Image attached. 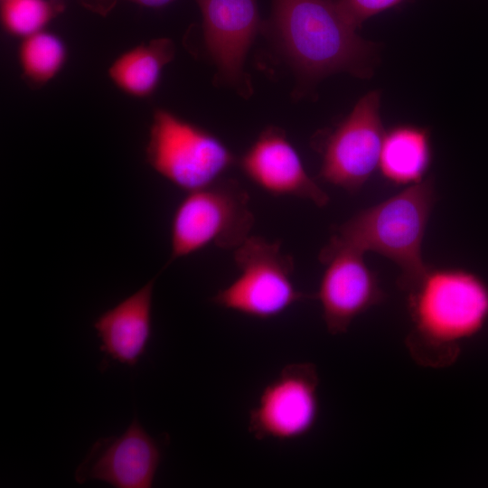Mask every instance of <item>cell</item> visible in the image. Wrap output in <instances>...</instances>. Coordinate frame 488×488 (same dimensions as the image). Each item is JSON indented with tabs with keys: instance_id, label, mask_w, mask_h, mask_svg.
<instances>
[{
	"instance_id": "cell-5",
	"label": "cell",
	"mask_w": 488,
	"mask_h": 488,
	"mask_svg": "<svg viewBox=\"0 0 488 488\" xmlns=\"http://www.w3.org/2000/svg\"><path fill=\"white\" fill-rule=\"evenodd\" d=\"M233 260L238 277L211 298L221 308L267 320L310 297L295 286L294 259L280 240L249 235L233 249Z\"/></svg>"
},
{
	"instance_id": "cell-19",
	"label": "cell",
	"mask_w": 488,
	"mask_h": 488,
	"mask_svg": "<svg viewBox=\"0 0 488 488\" xmlns=\"http://www.w3.org/2000/svg\"><path fill=\"white\" fill-rule=\"evenodd\" d=\"M127 1L140 6L161 8L176 0H77L84 9L101 17H107L119 2Z\"/></svg>"
},
{
	"instance_id": "cell-7",
	"label": "cell",
	"mask_w": 488,
	"mask_h": 488,
	"mask_svg": "<svg viewBox=\"0 0 488 488\" xmlns=\"http://www.w3.org/2000/svg\"><path fill=\"white\" fill-rule=\"evenodd\" d=\"M380 92L361 97L351 113L333 130L318 136L319 177L325 183L357 193L379 167L386 130L380 113Z\"/></svg>"
},
{
	"instance_id": "cell-8",
	"label": "cell",
	"mask_w": 488,
	"mask_h": 488,
	"mask_svg": "<svg viewBox=\"0 0 488 488\" xmlns=\"http://www.w3.org/2000/svg\"><path fill=\"white\" fill-rule=\"evenodd\" d=\"M319 376L314 364L291 363L260 393L249 411L248 428L257 440H293L307 435L315 426L320 402Z\"/></svg>"
},
{
	"instance_id": "cell-17",
	"label": "cell",
	"mask_w": 488,
	"mask_h": 488,
	"mask_svg": "<svg viewBox=\"0 0 488 488\" xmlns=\"http://www.w3.org/2000/svg\"><path fill=\"white\" fill-rule=\"evenodd\" d=\"M64 8L62 0H1V24L7 33L25 38L43 31Z\"/></svg>"
},
{
	"instance_id": "cell-14",
	"label": "cell",
	"mask_w": 488,
	"mask_h": 488,
	"mask_svg": "<svg viewBox=\"0 0 488 488\" xmlns=\"http://www.w3.org/2000/svg\"><path fill=\"white\" fill-rule=\"evenodd\" d=\"M432 157L428 128L397 125L385 132L378 169L389 183L409 186L427 177Z\"/></svg>"
},
{
	"instance_id": "cell-18",
	"label": "cell",
	"mask_w": 488,
	"mask_h": 488,
	"mask_svg": "<svg viewBox=\"0 0 488 488\" xmlns=\"http://www.w3.org/2000/svg\"><path fill=\"white\" fill-rule=\"evenodd\" d=\"M405 0H339V4L351 21L358 29L371 17L394 8Z\"/></svg>"
},
{
	"instance_id": "cell-15",
	"label": "cell",
	"mask_w": 488,
	"mask_h": 488,
	"mask_svg": "<svg viewBox=\"0 0 488 488\" xmlns=\"http://www.w3.org/2000/svg\"><path fill=\"white\" fill-rule=\"evenodd\" d=\"M174 54L175 47L171 39H153L119 55L108 68V77L127 95L147 98L157 89L163 70Z\"/></svg>"
},
{
	"instance_id": "cell-16",
	"label": "cell",
	"mask_w": 488,
	"mask_h": 488,
	"mask_svg": "<svg viewBox=\"0 0 488 488\" xmlns=\"http://www.w3.org/2000/svg\"><path fill=\"white\" fill-rule=\"evenodd\" d=\"M68 51L63 40L49 31L23 38L17 57L24 80L40 87L54 79L63 68Z\"/></svg>"
},
{
	"instance_id": "cell-4",
	"label": "cell",
	"mask_w": 488,
	"mask_h": 488,
	"mask_svg": "<svg viewBox=\"0 0 488 488\" xmlns=\"http://www.w3.org/2000/svg\"><path fill=\"white\" fill-rule=\"evenodd\" d=\"M249 201L248 191L233 178L187 192L173 214L168 264L211 245L235 249L255 223Z\"/></svg>"
},
{
	"instance_id": "cell-1",
	"label": "cell",
	"mask_w": 488,
	"mask_h": 488,
	"mask_svg": "<svg viewBox=\"0 0 488 488\" xmlns=\"http://www.w3.org/2000/svg\"><path fill=\"white\" fill-rule=\"evenodd\" d=\"M356 30L339 0H272L263 27L308 83L343 71L362 79L373 74L379 47Z\"/></svg>"
},
{
	"instance_id": "cell-10",
	"label": "cell",
	"mask_w": 488,
	"mask_h": 488,
	"mask_svg": "<svg viewBox=\"0 0 488 488\" xmlns=\"http://www.w3.org/2000/svg\"><path fill=\"white\" fill-rule=\"evenodd\" d=\"M162 459L159 444L134 418L124 433L98 440L75 471L79 483L98 480L117 488H150Z\"/></svg>"
},
{
	"instance_id": "cell-6",
	"label": "cell",
	"mask_w": 488,
	"mask_h": 488,
	"mask_svg": "<svg viewBox=\"0 0 488 488\" xmlns=\"http://www.w3.org/2000/svg\"><path fill=\"white\" fill-rule=\"evenodd\" d=\"M145 159L157 174L186 192L217 182L238 162L215 135L164 108L154 111Z\"/></svg>"
},
{
	"instance_id": "cell-3",
	"label": "cell",
	"mask_w": 488,
	"mask_h": 488,
	"mask_svg": "<svg viewBox=\"0 0 488 488\" xmlns=\"http://www.w3.org/2000/svg\"><path fill=\"white\" fill-rule=\"evenodd\" d=\"M436 201L434 179L427 176L359 211L333 229L327 243L392 260L400 271L399 286L408 291L429 267L422 258V243Z\"/></svg>"
},
{
	"instance_id": "cell-2",
	"label": "cell",
	"mask_w": 488,
	"mask_h": 488,
	"mask_svg": "<svg viewBox=\"0 0 488 488\" xmlns=\"http://www.w3.org/2000/svg\"><path fill=\"white\" fill-rule=\"evenodd\" d=\"M408 292L412 325L407 344L424 365L454 361L460 344L488 322V285L469 270L429 266Z\"/></svg>"
},
{
	"instance_id": "cell-13",
	"label": "cell",
	"mask_w": 488,
	"mask_h": 488,
	"mask_svg": "<svg viewBox=\"0 0 488 488\" xmlns=\"http://www.w3.org/2000/svg\"><path fill=\"white\" fill-rule=\"evenodd\" d=\"M156 277L103 312L94 322L100 351L112 361L135 366L152 334V302Z\"/></svg>"
},
{
	"instance_id": "cell-12",
	"label": "cell",
	"mask_w": 488,
	"mask_h": 488,
	"mask_svg": "<svg viewBox=\"0 0 488 488\" xmlns=\"http://www.w3.org/2000/svg\"><path fill=\"white\" fill-rule=\"evenodd\" d=\"M202 16L206 50L229 83L244 82L247 53L264 23L257 0H194Z\"/></svg>"
},
{
	"instance_id": "cell-11",
	"label": "cell",
	"mask_w": 488,
	"mask_h": 488,
	"mask_svg": "<svg viewBox=\"0 0 488 488\" xmlns=\"http://www.w3.org/2000/svg\"><path fill=\"white\" fill-rule=\"evenodd\" d=\"M237 163L249 181L270 195L304 199L320 208L329 203L328 194L309 176L279 127L264 129Z\"/></svg>"
},
{
	"instance_id": "cell-9",
	"label": "cell",
	"mask_w": 488,
	"mask_h": 488,
	"mask_svg": "<svg viewBox=\"0 0 488 488\" xmlns=\"http://www.w3.org/2000/svg\"><path fill=\"white\" fill-rule=\"evenodd\" d=\"M363 256L355 249L329 243L319 253L324 270L315 297L332 334L346 333L358 316L384 298L377 274Z\"/></svg>"
}]
</instances>
